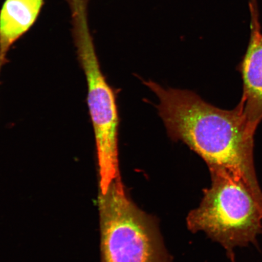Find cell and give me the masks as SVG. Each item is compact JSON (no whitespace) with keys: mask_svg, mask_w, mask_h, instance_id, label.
Returning a JSON list of instances; mask_svg holds the SVG:
<instances>
[{"mask_svg":"<svg viewBox=\"0 0 262 262\" xmlns=\"http://www.w3.org/2000/svg\"><path fill=\"white\" fill-rule=\"evenodd\" d=\"M158 98L157 106L168 136L202 157L211 173L257 182L254 163L255 133L241 103L232 110L206 102L194 92L145 82Z\"/></svg>","mask_w":262,"mask_h":262,"instance_id":"obj_1","label":"cell"},{"mask_svg":"<svg viewBox=\"0 0 262 262\" xmlns=\"http://www.w3.org/2000/svg\"><path fill=\"white\" fill-rule=\"evenodd\" d=\"M211 174V188L189 214L188 227L221 244L234 261L235 248L256 244L262 233V191L258 182L226 173Z\"/></svg>","mask_w":262,"mask_h":262,"instance_id":"obj_2","label":"cell"},{"mask_svg":"<svg viewBox=\"0 0 262 262\" xmlns=\"http://www.w3.org/2000/svg\"><path fill=\"white\" fill-rule=\"evenodd\" d=\"M88 6L71 8L73 34L78 60L88 84L87 102L96 139L100 192L120 178L119 168V117L116 97L101 71L88 20Z\"/></svg>","mask_w":262,"mask_h":262,"instance_id":"obj_3","label":"cell"},{"mask_svg":"<svg viewBox=\"0 0 262 262\" xmlns=\"http://www.w3.org/2000/svg\"><path fill=\"white\" fill-rule=\"evenodd\" d=\"M101 262H170L155 223L127 198L121 178L98 196Z\"/></svg>","mask_w":262,"mask_h":262,"instance_id":"obj_4","label":"cell"},{"mask_svg":"<svg viewBox=\"0 0 262 262\" xmlns=\"http://www.w3.org/2000/svg\"><path fill=\"white\" fill-rule=\"evenodd\" d=\"M238 71L243 81L240 101L249 126L255 133L262 120V33L261 29L251 30L247 52Z\"/></svg>","mask_w":262,"mask_h":262,"instance_id":"obj_5","label":"cell"},{"mask_svg":"<svg viewBox=\"0 0 262 262\" xmlns=\"http://www.w3.org/2000/svg\"><path fill=\"white\" fill-rule=\"evenodd\" d=\"M43 0H6L0 11V48L2 65L9 49L34 24Z\"/></svg>","mask_w":262,"mask_h":262,"instance_id":"obj_6","label":"cell"},{"mask_svg":"<svg viewBox=\"0 0 262 262\" xmlns=\"http://www.w3.org/2000/svg\"><path fill=\"white\" fill-rule=\"evenodd\" d=\"M250 8L251 14H258L257 0H250Z\"/></svg>","mask_w":262,"mask_h":262,"instance_id":"obj_7","label":"cell"},{"mask_svg":"<svg viewBox=\"0 0 262 262\" xmlns=\"http://www.w3.org/2000/svg\"><path fill=\"white\" fill-rule=\"evenodd\" d=\"M2 65V56H1V48H0V67Z\"/></svg>","mask_w":262,"mask_h":262,"instance_id":"obj_8","label":"cell"}]
</instances>
